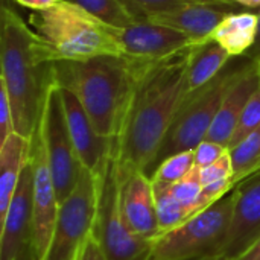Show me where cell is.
<instances>
[{
    "label": "cell",
    "instance_id": "obj_38",
    "mask_svg": "<svg viewBox=\"0 0 260 260\" xmlns=\"http://www.w3.org/2000/svg\"><path fill=\"white\" fill-rule=\"evenodd\" d=\"M212 260H222V259H219V257H213Z\"/></svg>",
    "mask_w": 260,
    "mask_h": 260
},
{
    "label": "cell",
    "instance_id": "obj_37",
    "mask_svg": "<svg viewBox=\"0 0 260 260\" xmlns=\"http://www.w3.org/2000/svg\"><path fill=\"white\" fill-rule=\"evenodd\" d=\"M213 257H207V259H198V260H212Z\"/></svg>",
    "mask_w": 260,
    "mask_h": 260
},
{
    "label": "cell",
    "instance_id": "obj_18",
    "mask_svg": "<svg viewBox=\"0 0 260 260\" xmlns=\"http://www.w3.org/2000/svg\"><path fill=\"white\" fill-rule=\"evenodd\" d=\"M30 139L12 133L0 145V219L15 193L21 172L29 161Z\"/></svg>",
    "mask_w": 260,
    "mask_h": 260
},
{
    "label": "cell",
    "instance_id": "obj_33",
    "mask_svg": "<svg viewBox=\"0 0 260 260\" xmlns=\"http://www.w3.org/2000/svg\"><path fill=\"white\" fill-rule=\"evenodd\" d=\"M238 260H260V238L254 242V245Z\"/></svg>",
    "mask_w": 260,
    "mask_h": 260
},
{
    "label": "cell",
    "instance_id": "obj_2",
    "mask_svg": "<svg viewBox=\"0 0 260 260\" xmlns=\"http://www.w3.org/2000/svg\"><path fill=\"white\" fill-rule=\"evenodd\" d=\"M0 50V82L9 98L14 131L30 139L43 113L46 91L53 81V62L34 29L8 6L2 11Z\"/></svg>",
    "mask_w": 260,
    "mask_h": 260
},
{
    "label": "cell",
    "instance_id": "obj_17",
    "mask_svg": "<svg viewBox=\"0 0 260 260\" xmlns=\"http://www.w3.org/2000/svg\"><path fill=\"white\" fill-rule=\"evenodd\" d=\"M241 9L242 6L197 3V5L183 6L172 12L151 17L148 20L180 30L189 38H192L197 44H200L212 38L215 29L229 14L238 12Z\"/></svg>",
    "mask_w": 260,
    "mask_h": 260
},
{
    "label": "cell",
    "instance_id": "obj_16",
    "mask_svg": "<svg viewBox=\"0 0 260 260\" xmlns=\"http://www.w3.org/2000/svg\"><path fill=\"white\" fill-rule=\"evenodd\" d=\"M259 87V62L256 59H248L244 70L224 96V101L207 133L206 140L219 143L227 148L248 101Z\"/></svg>",
    "mask_w": 260,
    "mask_h": 260
},
{
    "label": "cell",
    "instance_id": "obj_5",
    "mask_svg": "<svg viewBox=\"0 0 260 260\" xmlns=\"http://www.w3.org/2000/svg\"><path fill=\"white\" fill-rule=\"evenodd\" d=\"M248 59L250 58L247 56L232 58L229 66L213 81L184 96L158 152L152 174L158 165L171 155L193 151L203 140H206L207 133L224 101V96L238 79Z\"/></svg>",
    "mask_w": 260,
    "mask_h": 260
},
{
    "label": "cell",
    "instance_id": "obj_11",
    "mask_svg": "<svg viewBox=\"0 0 260 260\" xmlns=\"http://www.w3.org/2000/svg\"><path fill=\"white\" fill-rule=\"evenodd\" d=\"M229 232L216 253L222 260L241 259L260 238V168L233 189Z\"/></svg>",
    "mask_w": 260,
    "mask_h": 260
},
{
    "label": "cell",
    "instance_id": "obj_20",
    "mask_svg": "<svg viewBox=\"0 0 260 260\" xmlns=\"http://www.w3.org/2000/svg\"><path fill=\"white\" fill-rule=\"evenodd\" d=\"M232 55L213 40L195 44L189 53L187 93L213 81L232 61Z\"/></svg>",
    "mask_w": 260,
    "mask_h": 260
},
{
    "label": "cell",
    "instance_id": "obj_27",
    "mask_svg": "<svg viewBox=\"0 0 260 260\" xmlns=\"http://www.w3.org/2000/svg\"><path fill=\"white\" fill-rule=\"evenodd\" d=\"M260 126V87L257 88V91L251 96V99L248 101L238 125L236 129L229 142L227 149L236 146L239 142H242L250 133H253L254 129H257Z\"/></svg>",
    "mask_w": 260,
    "mask_h": 260
},
{
    "label": "cell",
    "instance_id": "obj_4",
    "mask_svg": "<svg viewBox=\"0 0 260 260\" xmlns=\"http://www.w3.org/2000/svg\"><path fill=\"white\" fill-rule=\"evenodd\" d=\"M29 23L52 62L123 55L116 35L117 27L70 2L61 0L47 9L32 11Z\"/></svg>",
    "mask_w": 260,
    "mask_h": 260
},
{
    "label": "cell",
    "instance_id": "obj_8",
    "mask_svg": "<svg viewBox=\"0 0 260 260\" xmlns=\"http://www.w3.org/2000/svg\"><path fill=\"white\" fill-rule=\"evenodd\" d=\"M38 126L55 184L58 204H61L75 190L82 172V165L69 133L62 91L55 79L46 91Z\"/></svg>",
    "mask_w": 260,
    "mask_h": 260
},
{
    "label": "cell",
    "instance_id": "obj_36",
    "mask_svg": "<svg viewBox=\"0 0 260 260\" xmlns=\"http://www.w3.org/2000/svg\"><path fill=\"white\" fill-rule=\"evenodd\" d=\"M242 8H260V0H235Z\"/></svg>",
    "mask_w": 260,
    "mask_h": 260
},
{
    "label": "cell",
    "instance_id": "obj_15",
    "mask_svg": "<svg viewBox=\"0 0 260 260\" xmlns=\"http://www.w3.org/2000/svg\"><path fill=\"white\" fill-rule=\"evenodd\" d=\"M119 174L122 210L126 224L134 235L151 242L160 235L152 180L143 171L122 172L119 169Z\"/></svg>",
    "mask_w": 260,
    "mask_h": 260
},
{
    "label": "cell",
    "instance_id": "obj_39",
    "mask_svg": "<svg viewBox=\"0 0 260 260\" xmlns=\"http://www.w3.org/2000/svg\"><path fill=\"white\" fill-rule=\"evenodd\" d=\"M257 62H259V73H260V58L257 59Z\"/></svg>",
    "mask_w": 260,
    "mask_h": 260
},
{
    "label": "cell",
    "instance_id": "obj_32",
    "mask_svg": "<svg viewBox=\"0 0 260 260\" xmlns=\"http://www.w3.org/2000/svg\"><path fill=\"white\" fill-rule=\"evenodd\" d=\"M17 2L18 5L27 8V9H32V11H41V9H47L56 3H59L61 0H14Z\"/></svg>",
    "mask_w": 260,
    "mask_h": 260
},
{
    "label": "cell",
    "instance_id": "obj_31",
    "mask_svg": "<svg viewBox=\"0 0 260 260\" xmlns=\"http://www.w3.org/2000/svg\"><path fill=\"white\" fill-rule=\"evenodd\" d=\"M75 260H110L93 233L85 239Z\"/></svg>",
    "mask_w": 260,
    "mask_h": 260
},
{
    "label": "cell",
    "instance_id": "obj_30",
    "mask_svg": "<svg viewBox=\"0 0 260 260\" xmlns=\"http://www.w3.org/2000/svg\"><path fill=\"white\" fill-rule=\"evenodd\" d=\"M14 133V119L5 85L0 82V145Z\"/></svg>",
    "mask_w": 260,
    "mask_h": 260
},
{
    "label": "cell",
    "instance_id": "obj_28",
    "mask_svg": "<svg viewBox=\"0 0 260 260\" xmlns=\"http://www.w3.org/2000/svg\"><path fill=\"white\" fill-rule=\"evenodd\" d=\"M233 175H235L233 163H232V157L229 152L224 154L215 163H212L206 168H200V180H201L203 186H209V184H213L218 181L233 180Z\"/></svg>",
    "mask_w": 260,
    "mask_h": 260
},
{
    "label": "cell",
    "instance_id": "obj_12",
    "mask_svg": "<svg viewBox=\"0 0 260 260\" xmlns=\"http://www.w3.org/2000/svg\"><path fill=\"white\" fill-rule=\"evenodd\" d=\"M116 35L125 56L143 61L163 59L197 44L183 32L149 20L117 27Z\"/></svg>",
    "mask_w": 260,
    "mask_h": 260
},
{
    "label": "cell",
    "instance_id": "obj_25",
    "mask_svg": "<svg viewBox=\"0 0 260 260\" xmlns=\"http://www.w3.org/2000/svg\"><path fill=\"white\" fill-rule=\"evenodd\" d=\"M195 168V154L193 151L178 152L166 158L158 165L151 180L161 184H174L183 180Z\"/></svg>",
    "mask_w": 260,
    "mask_h": 260
},
{
    "label": "cell",
    "instance_id": "obj_34",
    "mask_svg": "<svg viewBox=\"0 0 260 260\" xmlns=\"http://www.w3.org/2000/svg\"><path fill=\"white\" fill-rule=\"evenodd\" d=\"M247 58H250V59H256V61L260 58V12H259V35H257V40H256L254 47L247 53Z\"/></svg>",
    "mask_w": 260,
    "mask_h": 260
},
{
    "label": "cell",
    "instance_id": "obj_9",
    "mask_svg": "<svg viewBox=\"0 0 260 260\" xmlns=\"http://www.w3.org/2000/svg\"><path fill=\"white\" fill-rule=\"evenodd\" d=\"M99 178L82 168L75 190L58 207L52 241L44 260H75L85 239L93 233Z\"/></svg>",
    "mask_w": 260,
    "mask_h": 260
},
{
    "label": "cell",
    "instance_id": "obj_14",
    "mask_svg": "<svg viewBox=\"0 0 260 260\" xmlns=\"http://www.w3.org/2000/svg\"><path fill=\"white\" fill-rule=\"evenodd\" d=\"M34 218V175L30 155L15 193L0 219V260H15L30 242Z\"/></svg>",
    "mask_w": 260,
    "mask_h": 260
},
{
    "label": "cell",
    "instance_id": "obj_7",
    "mask_svg": "<svg viewBox=\"0 0 260 260\" xmlns=\"http://www.w3.org/2000/svg\"><path fill=\"white\" fill-rule=\"evenodd\" d=\"M98 207L93 236L110 260H145L151 242L139 238L126 224L120 200V174L116 155L98 177Z\"/></svg>",
    "mask_w": 260,
    "mask_h": 260
},
{
    "label": "cell",
    "instance_id": "obj_35",
    "mask_svg": "<svg viewBox=\"0 0 260 260\" xmlns=\"http://www.w3.org/2000/svg\"><path fill=\"white\" fill-rule=\"evenodd\" d=\"M15 260H35V254H34V250H32L30 242L21 250V253L18 254V257Z\"/></svg>",
    "mask_w": 260,
    "mask_h": 260
},
{
    "label": "cell",
    "instance_id": "obj_3",
    "mask_svg": "<svg viewBox=\"0 0 260 260\" xmlns=\"http://www.w3.org/2000/svg\"><path fill=\"white\" fill-rule=\"evenodd\" d=\"M137 64L139 59L125 55L56 61L53 79L78 98L96 131L116 142L133 94Z\"/></svg>",
    "mask_w": 260,
    "mask_h": 260
},
{
    "label": "cell",
    "instance_id": "obj_23",
    "mask_svg": "<svg viewBox=\"0 0 260 260\" xmlns=\"http://www.w3.org/2000/svg\"><path fill=\"white\" fill-rule=\"evenodd\" d=\"M123 3L136 20H148L151 17L172 12L183 6L197 5V3L241 6L235 0H123Z\"/></svg>",
    "mask_w": 260,
    "mask_h": 260
},
{
    "label": "cell",
    "instance_id": "obj_26",
    "mask_svg": "<svg viewBox=\"0 0 260 260\" xmlns=\"http://www.w3.org/2000/svg\"><path fill=\"white\" fill-rule=\"evenodd\" d=\"M172 195L180 201V204L187 210L189 216L193 218L200 213L198 201L203 192V184L200 180V168L195 166L183 180L169 186Z\"/></svg>",
    "mask_w": 260,
    "mask_h": 260
},
{
    "label": "cell",
    "instance_id": "obj_19",
    "mask_svg": "<svg viewBox=\"0 0 260 260\" xmlns=\"http://www.w3.org/2000/svg\"><path fill=\"white\" fill-rule=\"evenodd\" d=\"M259 35V12L238 11L229 14L212 34L215 43L224 47L233 58L247 56Z\"/></svg>",
    "mask_w": 260,
    "mask_h": 260
},
{
    "label": "cell",
    "instance_id": "obj_6",
    "mask_svg": "<svg viewBox=\"0 0 260 260\" xmlns=\"http://www.w3.org/2000/svg\"><path fill=\"white\" fill-rule=\"evenodd\" d=\"M235 195L229 192L207 210L151 241L145 260H198L216 257L229 232Z\"/></svg>",
    "mask_w": 260,
    "mask_h": 260
},
{
    "label": "cell",
    "instance_id": "obj_24",
    "mask_svg": "<svg viewBox=\"0 0 260 260\" xmlns=\"http://www.w3.org/2000/svg\"><path fill=\"white\" fill-rule=\"evenodd\" d=\"M66 2H70L85 9L96 18L114 27H125L137 21L125 6L123 0H66Z\"/></svg>",
    "mask_w": 260,
    "mask_h": 260
},
{
    "label": "cell",
    "instance_id": "obj_21",
    "mask_svg": "<svg viewBox=\"0 0 260 260\" xmlns=\"http://www.w3.org/2000/svg\"><path fill=\"white\" fill-rule=\"evenodd\" d=\"M152 186H154V195H155V209H157L160 235L171 232L190 219L187 210L172 195L169 184L152 181Z\"/></svg>",
    "mask_w": 260,
    "mask_h": 260
},
{
    "label": "cell",
    "instance_id": "obj_22",
    "mask_svg": "<svg viewBox=\"0 0 260 260\" xmlns=\"http://www.w3.org/2000/svg\"><path fill=\"white\" fill-rule=\"evenodd\" d=\"M229 154L233 163V180L238 184L260 168V126L230 148Z\"/></svg>",
    "mask_w": 260,
    "mask_h": 260
},
{
    "label": "cell",
    "instance_id": "obj_29",
    "mask_svg": "<svg viewBox=\"0 0 260 260\" xmlns=\"http://www.w3.org/2000/svg\"><path fill=\"white\" fill-rule=\"evenodd\" d=\"M229 149L219 143L210 142V140H203L195 149V166L198 168H206L212 163H215L216 160H219L224 154H227Z\"/></svg>",
    "mask_w": 260,
    "mask_h": 260
},
{
    "label": "cell",
    "instance_id": "obj_13",
    "mask_svg": "<svg viewBox=\"0 0 260 260\" xmlns=\"http://www.w3.org/2000/svg\"><path fill=\"white\" fill-rule=\"evenodd\" d=\"M61 91L66 108L67 126L78 158L82 168H85L93 175L99 177L105 171L110 158L114 155L116 142L102 137L96 131L81 102L70 90L61 87Z\"/></svg>",
    "mask_w": 260,
    "mask_h": 260
},
{
    "label": "cell",
    "instance_id": "obj_10",
    "mask_svg": "<svg viewBox=\"0 0 260 260\" xmlns=\"http://www.w3.org/2000/svg\"><path fill=\"white\" fill-rule=\"evenodd\" d=\"M30 165L34 175V218L30 245L35 260H44L52 241L59 204L38 125L30 137Z\"/></svg>",
    "mask_w": 260,
    "mask_h": 260
},
{
    "label": "cell",
    "instance_id": "obj_1",
    "mask_svg": "<svg viewBox=\"0 0 260 260\" xmlns=\"http://www.w3.org/2000/svg\"><path fill=\"white\" fill-rule=\"evenodd\" d=\"M190 49L157 61L139 59L133 94L116 140L114 155L122 172L143 171L151 178L172 120L187 94Z\"/></svg>",
    "mask_w": 260,
    "mask_h": 260
}]
</instances>
